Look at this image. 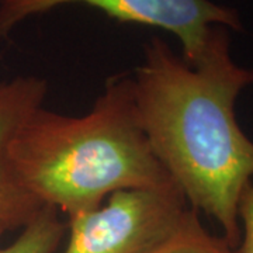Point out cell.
I'll return each mask as SVG.
<instances>
[{
	"mask_svg": "<svg viewBox=\"0 0 253 253\" xmlns=\"http://www.w3.org/2000/svg\"><path fill=\"white\" fill-rule=\"evenodd\" d=\"M131 81L139 126L155 158L190 207L215 219L236 249L238 203L253 181V141L236 121L235 103L253 84V69L234 61L229 28H211L193 65L163 38H151Z\"/></svg>",
	"mask_w": 253,
	"mask_h": 253,
	"instance_id": "1",
	"label": "cell"
},
{
	"mask_svg": "<svg viewBox=\"0 0 253 253\" xmlns=\"http://www.w3.org/2000/svg\"><path fill=\"white\" fill-rule=\"evenodd\" d=\"M10 159L24 189L68 218L121 190L173 184L139 126L131 73L107 79L81 117L38 107L13 138Z\"/></svg>",
	"mask_w": 253,
	"mask_h": 253,
	"instance_id": "2",
	"label": "cell"
},
{
	"mask_svg": "<svg viewBox=\"0 0 253 253\" xmlns=\"http://www.w3.org/2000/svg\"><path fill=\"white\" fill-rule=\"evenodd\" d=\"M190 206L173 183L121 190L94 210L68 218L63 253H148L179 226Z\"/></svg>",
	"mask_w": 253,
	"mask_h": 253,
	"instance_id": "3",
	"label": "cell"
},
{
	"mask_svg": "<svg viewBox=\"0 0 253 253\" xmlns=\"http://www.w3.org/2000/svg\"><path fill=\"white\" fill-rule=\"evenodd\" d=\"M65 4H86L120 23L165 30L179 40L190 65L199 59L214 26L244 31L238 10L211 0H0V40L30 17Z\"/></svg>",
	"mask_w": 253,
	"mask_h": 253,
	"instance_id": "4",
	"label": "cell"
},
{
	"mask_svg": "<svg viewBox=\"0 0 253 253\" xmlns=\"http://www.w3.org/2000/svg\"><path fill=\"white\" fill-rule=\"evenodd\" d=\"M48 82L38 76L0 81V229L27 224L42 207L20 183L10 159V145L21 124L44 104Z\"/></svg>",
	"mask_w": 253,
	"mask_h": 253,
	"instance_id": "5",
	"label": "cell"
},
{
	"mask_svg": "<svg viewBox=\"0 0 253 253\" xmlns=\"http://www.w3.org/2000/svg\"><path fill=\"white\" fill-rule=\"evenodd\" d=\"M66 231L68 228L59 218V211L51 206H42L21 228L20 235L11 244L1 245L6 232L0 229V253H55Z\"/></svg>",
	"mask_w": 253,
	"mask_h": 253,
	"instance_id": "6",
	"label": "cell"
},
{
	"mask_svg": "<svg viewBox=\"0 0 253 253\" xmlns=\"http://www.w3.org/2000/svg\"><path fill=\"white\" fill-rule=\"evenodd\" d=\"M148 253H238L224 239L211 234L200 219L199 211L190 207L179 226Z\"/></svg>",
	"mask_w": 253,
	"mask_h": 253,
	"instance_id": "7",
	"label": "cell"
},
{
	"mask_svg": "<svg viewBox=\"0 0 253 253\" xmlns=\"http://www.w3.org/2000/svg\"><path fill=\"white\" fill-rule=\"evenodd\" d=\"M238 219L241 225V241L238 253H253V181L242 191L238 203Z\"/></svg>",
	"mask_w": 253,
	"mask_h": 253,
	"instance_id": "8",
	"label": "cell"
}]
</instances>
